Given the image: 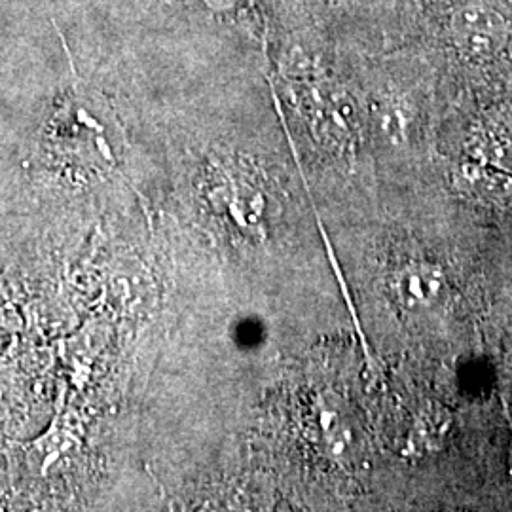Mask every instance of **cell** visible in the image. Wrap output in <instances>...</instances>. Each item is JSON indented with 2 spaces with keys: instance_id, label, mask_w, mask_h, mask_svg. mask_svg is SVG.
Instances as JSON below:
<instances>
[{
  "instance_id": "obj_4",
  "label": "cell",
  "mask_w": 512,
  "mask_h": 512,
  "mask_svg": "<svg viewBox=\"0 0 512 512\" xmlns=\"http://www.w3.org/2000/svg\"><path fill=\"white\" fill-rule=\"evenodd\" d=\"M471 160L494 165L512 175V120L492 118L476 126L467 141Z\"/></svg>"
},
{
  "instance_id": "obj_2",
  "label": "cell",
  "mask_w": 512,
  "mask_h": 512,
  "mask_svg": "<svg viewBox=\"0 0 512 512\" xmlns=\"http://www.w3.org/2000/svg\"><path fill=\"white\" fill-rule=\"evenodd\" d=\"M389 291L404 311L425 313L442 302L446 294V275L433 262L414 260L393 272Z\"/></svg>"
},
{
  "instance_id": "obj_3",
  "label": "cell",
  "mask_w": 512,
  "mask_h": 512,
  "mask_svg": "<svg viewBox=\"0 0 512 512\" xmlns=\"http://www.w3.org/2000/svg\"><path fill=\"white\" fill-rule=\"evenodd\" d=\"M452 186L473 202L497 205L512 198L511 173L476 160H467L452 171Z\"/></svg>"
},
{
  "instance_id": "obj_1",
  "label": "cell",
  "mask_w": 512,
  "mask_h": 512,
  "mask_svg": "<svg viewBox=\"0 0 512 512\" xmlns=\"http://www.w3.org/2000/svg\"><path fill=\"white\" fill-rule=\"evenodd\" d=\"M448 37L463 57L488 61L511 46V19L490 2L469 0L450 14Z\"/></svg>"
},
{
  "instance_id": "obj_5",
  "label": "cell",
  "mask_w": 512,
  "mask_h": 512,
  "mask_svg": "<svg viewBox=\"0 0 512 512\" xmlns=\"http://www.w3.org/2000/svg\"><path fill=\"white\" fill-rule=\"evenodd\" d=\"M202 2L215 12H226V10H232L239 0H202Z\"/></svg>"
}]
</instances>
